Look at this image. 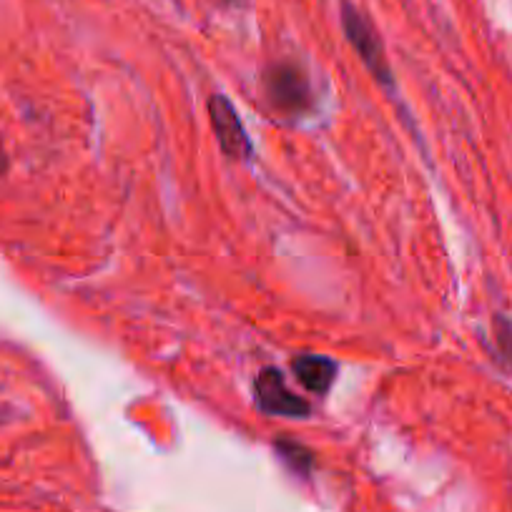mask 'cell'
I'll return each mask as SVG.
<instances>
[{"label": "cell", "mask_w": 512, "mask_h": 512, "mask_svg": "<svg viewBox=\"0 0 512 512\" xmlns=\"http://www.w3.org/2000/svg\"><path fill=\"white\" fill-rule=\"evenodd\" d=\"M342 26L347 33V41L352 43L357 56L362 58L364 66L369 68L374 78L384 86H392V71L387 56H384V46L379 41L377 31L372 28V23L362 16L354 6L344 3L342 6Z\"/></svg>", "instance_id": "obj_1"}, {"label": "cell", "mask_w": 512, "mask_h": 512, "mask_svg": "<svg viewBox=\"0 0 512 512\" xmlns=\"http://www.w3.org/2000/svg\"><path fill=\"white\" fill-rule=\"evenodd\" d=\"M264 86H267L269 98H272L279 111L302 113L312 103V91H309L307 78L292 63H274V66H269L264 71Z\"/></svg>", "instance_id": "obj_2"}, {"label": "cell", "mask_w": 512, "mask_h": 512, "mask_svg": "<svg viewBox=\"0 0 512 512\" xmlns=\"http://www.w3.org/2000/svg\"><path fill=\"white\" fill-rule=\"evenodd\" d=\"M209 116L221 151H224L229 159H249L251 141L249 136H246L239 113L231 106L229 98L221 96V93H214V96L209 98Z\"/></svg>", "instance_id": "obj_3"}, {"label": "cell", "mask_w": 512, "mask_h": 512, "mask_svg": "<svg viewBox=\"0 0 512 512\" xmlns=\"http://www.w3.org/2000/svg\"><path fill=\"white\" fill-rule=\"evenodd\" d=\"M256 402L267 415H284V417H304L309 415V405L302 397L294 395L284 382L282 372L274 367H267L259 372L254 384Z\"/></svg>", "instance_id": "obj_4"}, {"label": "cell", "mask_w": 512, "mask_h": 512, "mask_svg": "<svg viewBox=\"0 0 512 512\" xmlns=\"http://www.w3.org/2000/svg\"><path fill=\"white\" fill-rule=\"evenodd\" d=\"M292 369L299 382L317 395H324L337 377V364L322 354H299L292 359Z\"/></svg>", "instance_id": "obj_5"}, {"label": "cell", "mask_w": 512, "mask_h": 512, "mask_svg": "<svg viewBox=\"0 0 512 512\" xmlns=\"http://www.w3.org/2000/svg\"><path fill=\"white\" fill-rule=\"evenodd\" d=\"M274 450L279 452V457H282V460L287 462L294 472H299V475H309V470H312V462H314L312 452L304 450L302 445H297V442H289V440H277L274 442Z\"/></svg>", "instance_id": "obj_6"}, {"label": "cell", "mask_w": 512, "mask_h": 512, "mask_svg": "<svg viewBox=\"0 0 512 512\" xmlns=\"http://www.w3.org/2000/svg\"><path fill=\"white\" fill-rule=\"evenodd\" d=\"M495 339L500 344L502 354L507 359H512V322L505 317H497L495 319Z\"/></svg>", "instance_id": "obj_7"}, {"label": "cell", "mask_w": 512, "mask_h": 512, "mask_svg": "<svg viewBox=\"0 0 512 512\" xmlns=\"http://www.w3.org/2000/svg\"><path fill=\"white\" fill-rule=\"evenodd\" d=\"M8 169V156H6V149H3V141H0V176L6 174Z\"/></svg>", "instance_id": "obj_8"}]
</instances>
